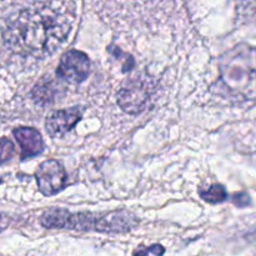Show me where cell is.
<instances>
[{"label": "cell", "instance_id": "6da1fadb", "mask_svg": "<svg viewBox=\"0 0 256 256\" xmlns=\"http://www.w3.org/2000/svg\"><path fill=\"white\" fill-rule=\"evenodd\" d=\"M74 12L59 0H36L6 22L8 46L25 58L44 59L54 54L69 36Z\"/></svg>", "mask_w": 256, "mask_h": 256}, {"label": "cell", "instance_id": "7a4b0ae2", "mask_svg": "<svg viewBox=\"0 0 256 256\" xmlns=\"http://www.w3.org/2000/svg\"><path fill=\"white\" fill-rule=\"evenodd\" d=\"M40 224L48 229H69L79 232H99L105 234H124L139 224L136 215L129 210H115L105 214L78 212L52 208L42 212Z\"/></svg>", "mask_w": 256, "mask_h": 256}, {"label": "cell", "instance_id": "3957f363", "mask_svg": "<svg viewBox=\"0 0 256 256\" xmlns=\"http://www.w3.org/2000/svg\"><path fill=\"white\" fill-rule=\"evenodd\" d=\"M222 82L235 96L254 95L255 50L249 45H239L228 52L220 62Z\"/></svg>", "mask_w": 256, "mask_h": 256}, {"label": "cell", "instance_id": "277c9868", "mask_svg": "<svg viewBox=\"0 0 256 256\" xmlns=\"http://www.w3.org/2000/svg\"><path fill=\"white\" fill-rule=\"evenodd\" d=\"M152 82L145 76L132 78L122 82L118 92V104L128 114H139L146 108L152 95Z\"/></svg>", "mask_w": 256, "mask_h": 256}, {"label": "cell", "instance_id": "5b68a950", "mask_svg": "<svg viewBox=\"0 0 256 256\" xmlns=\"http://www.w3.org/2000/svg\"><path fill=\"white\" fill-rule=\"evenodd\" d=\"M39 192L44 196H52L66 186L68 175L62 162L49 159L42 162L35 172Z\"/></svg>", "mask_w": 256, "mask_h": 256}, {"label": "cell", "instance_id": "8992f818", "mask_svg": "<svg viewBox=\"0 0 256 256\" xmlns=\"http://www.w3.org/2000/svg\"><path fill=\"white\" fill-rule=\"evenodd\" d=\"M92 64L85 52L80 50H69L62 56L56 75L69 84H80L89 76Z\"/></svg>", "mask_w": 256, "mask_h": 256}, {"label": "cell", "instance_id": "52a82bcc", "mask_svg": "<svg viewBox=\"0 0 256 256\" xmlns=\"http://www.w3.org/2000/svg\"><path fill=\"white\" fill-rule=\"evenodd\" d=\"M82 112L84 110L79 106L52 112L45 120L48 134L52 138H60L69 132L82 120Z\"/></svg>", "mask_w": 256, "mask_h": 256}, {"label": "cell", "instance_id": "ba28073f", "mask_svg": "<svg viewBox=\"0 0 256 256\" xmlns=\"http://www.w3.org/2000/svg\"><path fill=\"white\" fill-rule=\"evenodd\" d=\"M14 138L22 149V159L36 156L45 150L44 140L42 134L34 128L20 126L12 130Z\"/></svg>", "mask_w": 256, "mask_h": 256}, {"label": "cell", "instance_id": "9c48e42d", "mask_svg": "<svg viewBox=\"0 0 256 256\" xmlns=\"http://www.w3.org/2000/svg\"><path fill=\"white\" fill-rule=\"evenodd\" d=\"M55 85L54 82L52 79H48V78H44V79L40 80L36 85L32 89V99H34L35 102L40 105L49 104V102H54L55 99Z\"/></svg>", "mask_w": 256, "mask_h": 256}, {"label": "cell", "instance_id": "30bf717a", "mask_svg": "<svg viewBox=\"0 0 256 256\" xmlns=\"http://www.w3.org/2000/svg\"><path fill=\"white\" fill-rule=\"evenodd\" d=\"M200 196L209 204H220L228 199V192L222 184H214L205 190H200Z\"/></svg>", "mask_w": 256, "mask_h": 256}, {"label": "cell", "instance_id": "8fae6325", "mask_svg": "<svg viewBox=\"0 0 256 256\" xmlns=\"http://www.w3.org/2000/svg\"><path fill=\"white\" fill-rule=\"evenodd\" d=\"M14 152V142L8 138H0V164L12 159Z\"/></svg>", "mask_w": 256, "mask_h": 256}, {"label": "cell", "instance_id": "7c38bea8", "mask_svg": "<svg viewBox=\"0 0 256 256\" xmlns=\"http://www.w3.org/2000/svg\"><path fill=\"white\" fill-rule=\"evenodd\" d=\"M164 252H165V249L162 246V245H152V248H149V249L135 250L134 254H136V255H146V254L162 255Z\"/></svg>", "mask_w": 256, "mask_h": 256}, {"label": "cell", "instance_id": "4fadbf2b", "mask_svg": "<svg viewBox=\"0 0 256 256\" xmlns=\"http://www.w3.org/2000/svg\"><path fill=\"white\" fill-rule=\"evenodd\" d=\"M232 202H234L236 206L244 208V206H248V205L252 202V200H250V196L246 194V192H239V194L234 195V198H232Z\"/></svg>", "mask_w": 256, "mask_h": 256}, {"label": "cell", "instance_id": "5bb4252c", "mask_svg": "<svg viewBox=\"0 0 256 256\" xmlns=\"http://www.w3.org/2000/svg\"><path fill=\"white\" fill-rule=\"evenodd\" d=\"M2 229H4V226H2V216L0 215V232H2Z\"/></svg>", "mask_w": 256, "mask_h": 256}]
</instances>
